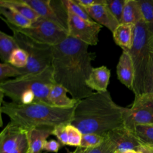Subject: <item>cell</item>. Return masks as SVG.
<instances>
[{"label":"cell","mask_w":153,"mask_h":153,"mask_svg":"<svg viewBox=\"0 0 153 153\" xmlns=\"http://www.w3.org/2000/svg\"><path fill=\"white\" fill-rule=\"evenodd\" d=\"M10 29H14L33 40L41 43L54 46L68 37L67 31L54 23L41 17L33 22L27 27H16L2 20Z\"/></svg>","instance_id":"52a82bcc"},{"label":"cell","mask_w":153,"mask_h":153,"mask_svg":"<svg viewBox=\"0 0 153 153\" xmlns=\"http://www.w3.org/2000/svg\"><path fill=\"white\" fill-rule=\"evenodd\" d=\"M132 131L143 144L153 148V124L136 125Z\"/></svg>","instance_id":"603a6c76"},{"label":"cell","mask_w":153,"mask_h":153,"mask_svg":"<svg viewBox=\"0 0 153 153\" xmlns=\"http://www.w3.org/2000/svg\"><path fill=\"white\" fill-rule=\"evenodd\" d=\"M0 13L4 17V18L1 17L2 20H4L18 27H27L32 23V21L25 17L14 9L7 6L0 5Z\"/></svg>","instance_id":"ffe728a7"},{"label":"cell","mask_w":153,"mask_h":153,"mask_svg":"<svg viewBox=\"0 0 153 153\" xmlns=\"http://www.w3.org/2000/svg\"><path fill=\"white\" fill-rule=\"evenodd\" d=\"M66 124H60L55 126L52 131V135L55 136L59 142L62 145H67L68 142V135Z\"/></svg>","instance_id":"1f68e13d"},{"label":"cell","mask_w":153,"mask_h":153,"mask_svg":"<svg viewBox=\"0 0 153 153\" xmlns=\"http://www.w3.org/2000/svg\"><path fill=\"white\" fill-rule=\"evenodd\" d=\"M84 9L95 22L102 26H105L112 33L120 24L109 9L106 0L103 3L85 7Z\"/></svg>","instance_id":"4fadbf2b"},{"label":"cell","mask_w":153,"mask_h":153,"mask_svg":"<svg viewBox=\"0 0 153 153\" xmlns=\"http://www.w3.org/2000/svg\"><path fill=\"white\" fill-rule=\"evenodd\" d=\"M27 130L10 122L0 133V153H8L27 136Z\"/></svg>","instance_id":"7c38bea8"},{"label":"cell","mask_w":153,"mask_h":153,"mask_svg":"<svg viewBox=\"0 0 153 153\" xmlns=\"http://www.w3.org/2000/svg\"><path fill=\"white\" fill-rule=\"evenodd\" d=\"M143 20L153 25V0H138Z\"/></svg>","instance_id":"83f0119b"},{"label":"cell","mask_w":153,"mask_h":153,"mask_svg":"<svg viewBox=\"0 0 153 153\" xmlns=\"http://www.w3.org/2000/svg\"><path fill=\"white\" fill-rule=\"evenodd\" d=\"M126 0H106V3L112 14L121 23Z\"/></svg>","instance_id":"f1b7e54d"},{"label":"cell","mask_w":153,"mask_h":153,"mask_svg":"<svg viewBox=\"0 0 153 153\" xmlns=\"http://www.w3.org/2000/svg\"><path fill=\"white\" fill-rule=\"evenodd\" d=\"M105 1V0H76V1L84 8L103 3Z\"/></svg>","instance_id":"e575fe53"},{"label":"cell","mask_w":153,"mask_h":153,"mask_svg":"<svg viewBox=\"0 0 153 153\" xmlns=\"http://www.w3.org/2000/svg\"><path fill=\"white\" fill-rule=\"evenodd\" d=\"M54 127H38L27 130L29 149L27 153H43L44 144L52 134Z\"/></svg>","instance_id":"9a60e30c"},{"label":"cell","mask_w":153,"mask_h":153,"mask_svg":"<svg viewBox=\"0 0 153 153\" xmlns=\"http://www.w3.org/2000/svg\"><path fill=\"white\" fill-rule=\"evenodd\" d=\"M75 108H59L42 102L23 105L4 101L0 111L7 115L11 122L29 130L38 127H54L71 123Z\"/></svg>","instance_id":"3957f363"},{"label":"cell","mask_w":153,"mask_h":153,"mask_svg":"<svg viewBox=\"0 0 153 153\" xmlns=\"http://www.w3.org/2000/svg\"><path fill=\"white\" fill-rule=\"evenodd\" d=\"M29 149L27 135L21 142V143L14 149L9 152L8 153H27Z\"/></svg>","instance_id":"836d02e7"},{"label":"cell","mask_w":153,"mask_h":153,"mask_svg":"<svg viewBox=\"0 0 153 153\" xmlns=\"http://www.w3.org/2000/svg\"><path fill=\"white\" fill-rule=\"evenodd\" d=\"M107 135L115 147V153H123L130 150L137 151L143 144L134 133L125 126L111 130Z\"/></svg>","instance_id":"8fae6325"},{"label":"cell","mask_w":153,"mask_h":153,"mask_svg":"<svg viewBox=\"0 0 153 153\" xmlns=\"http://www.w3.org/2000/svg\"><path fill=\"white\" fill-rule=\"evenodd\" d=\"M91 148H82L81 147H77L76 149L70 153H88Z\"/></svg>","instance_id":"8d00e7d4"},{"label":"cell","mask_w":153,"mask_h":153,"mask_svg":"<svg viewBox=\"0 0 153 153\" xmlns=\"http://www.w3.org/2000/svg\"><path fill=\"white\" fill-rule=\"evenodd\" d=\"M143 20L138 0H126L121 23L136 25Z\"/></svg>","instance_id":"d6986e66"},{"label":"cell","mask_w":153,"mask_h":153,"mask_svg":"<svg viewBox=\"0 0 153 153\" xmlns=\"http://www.w3.org/2000/svg\"><path fill=\"white\" fill-rule=\"evenodd\" d=\"M117 75L119 81L128 89L132 90L134 78L133 61L129 53L123 50L117 65Z\"/></svg>","instance_id":"5bb4252c"},{"label":"cell","mask_w":153,"mask_h":153,"mask_svg":"<svg viewBox=\"0 0 153 153\" xmlns=\"http://www.w3.org/2000/svg\"><path fill=\"white\" fill-rule=\"evenodd\" d=\"M153 124V93H147L134 97L126 115L124 126L130 130L139 124Z\"/></svg>","instance_id":"ba28073f"},{"label":"cell","mask_w":153,"mask_h":153,"mask_svg":"<svg viewBox=\"0 0 153 153\" xmlns=\"http://www.w3.org/2000/svg\"><path fill=\"white\" fill-rule=\"evenodd\" d=\"M135 25L131 23H120L113 34L114 40L123 50H129L132 47L134 41Z\"/></svg>","instance_id":"e0dca14e"},{"label":"cell","mask_w":153,"mask_h":153,"mask_svg":"<svg viewBox=\"0 0 153 153\" xmlns=\"http://www.w3.org/2000/svg\"><path fill=\"white\" fill-rule=\"evenodd\" d=\"M19 48L13 36L0 31V57L4 63H8L13 51Z\"/></svg>","instance_id":"7402d4cb"},{"label":"cell","mask_w":153,"mask_h":153,"mask_svg":"<svg viewBox=\"0 0 153 153\" xmlns=\"http://www.w3.org/2000/svg\"><path fill=\"white\" fill-rule=\"evenodd\" d=\"M22 75L19 68L11 65L9 63L1 62L0 64V81H3L6 78L14 76L16 78Z\"/></svg>","instance_id":"f546056e"},{"label":"cell","mask_w":153,"mask_h":153,"mask_svg":"<svg viewBox=\"0 0 153 153\" xmlns=\"http://www.w3.org/2000/svg\"><path fill=\"white\" fill-rule=\"evenodd\" d=\"M111 76L110 70L106 66L93 68L86 81L87 85L96 92L107 91Z\"/></svg>","instance_id":"2e32d148"},{"label":"cell","mask_w":153,"mask_h":153,"mask_svg":"<svg viewBox=\"0 0 153 153\" xmlns=\"http://www.w3.org/2000/svg\"><path fill=\"white\" fill-rule=\"evenodd\" d=\"M88 45L68 36L53 46L51 67L55 84L65 87L72 98L80 100L93 94L86 84L92 71L96 54L88 51Z\"/></svg>","instance_id":"6da1fadb"},{"label":"cell","mask_w":153,"mask_h":153,"mask_svg":"<svg viewBox=\"0 0 153 153\" xmlns=\"http://www.w3.org/2000/svg\"><path fill=\"white\" fill-rule=\"evenodd\" d=\"M68 12H70L84 20L94 22L88 14L84 8L80 5L76 0H63Z\"/></svg>","instance_id":"d4e9b609"},{"label":"cell","mask_w":153,"mask_h":153,"mask_svg":"<svg viewBox=\"0 0 153 153\" xmlns=\"http://www.w3.org/2000/svg\"><path fill=\"white\" fill-rule=\"evenodd\" d=\"M123 153H137V152L134 151V150H130V151H126V152H124Z\"/></svg>","instance_id":"74e56055"},{"label":"cell","mask_w":153,"mask_h":153,"mask_svg":"<svg viewBox=\"0 0 153 153\" xmlns=\"http://www.w3.org/2000/svg\"><path fill=\"white\" fill-rule=\"evenodd\" d=\"M68 90L63 86L54 84L50 91L48 100L50 104L56 107L70 108L76 106L79 100L67 96Z\"/></svg>","instance_id":"ac0fdd59"},{"label":"cell","mask_w":153,"mask_h":153,"mask_svg":"<svg viewBox=\"0 0 153 153\" xmlns=\"http://www.w3.org/2000/svg\"><path fill=\"white\" fill-rule=\"evenodd\" d=\"M150 93H153V87H152V90H151V91Z\"/></svg>","instance_id":"f35d334b"},{"label":"cell","mask_w":153,"mask_h":153,"mask_svg":"<svg viewBox=\"0 0 153 153\" xmlns=\"http://www.w3.org/2000/svg\"><path fill=\"white\" fill-rule=\"evenodd\" d=\"M127 51L134 69V97L150 93L153 87V25L143 20L135 25L132 47Z\"/></svg>","instance_id":"277c9868"},{"label":"cell","mask_w":153,"mask_h":153,"mask_svg":"<svg viewBox=\"0 0 153 153\" xmlns=\"http://www.w3.org/2000/svg\"><path fill=\"white\" fill-rule=\"evenodd\" d=\"M115 147L112 141L108 137L106 133V137L104 142L100 145L91 148L88 153H115Z\"/></svg>","instance_id":"4dcf8cb0"},{"label":"cell","mask_w":153,"mask_h":153,"mask_svg":"<svg viewBox=\"0 0 153 153\" xmlns=\"http://www.w3.org/2000/svg\"><path fill=\"white\" fill-rule=\"evenodd\" d=\"M102 26L90 22L68 12V35L88 45H96L99 42V33Z\"/></svg>","instance_id":"30bf717a"},{"label":"cell","mask_w":153,"mask_h":153,"mask_svg":"<svg viewBox=\"0 0 153 153\" xmlns=\"http://www.w3.org/2000/svg\"><path fill=\"white\" fill-rule=\"evenodd\" d=\"M106 137V133L99 134L96 133H88L82 134L81 145L82 148H93L102 143Z\"/></svg>","instance_id":"cb8c5ba5"},{"label":"cell","mask_w":153,"mask_h":153,"mask_svg":"<svg viewBox=\"0 0 153 153\" xmlns=\"http://www.w3.org/2000/svg\"><path fill=\"white\" fill-rule=\"evenodd\" d=\"M10 29L19 48L28 56L26 67L19 69L22 75L39 73L51 65L53 46L39 42L14 29Z\"/></svg>","instance_id":"8992f818"},{"label":"cell","mask_w":153,"mask_h":153,"mask_svg":"<svg viewBox=\"0 0 153 153\" xmlns=\"http://www.w3.org/2000/svg\"><path fill=\"white\" fill-rule=\"evenodd\" d=\"M41 17L56 23L68 32V11L63 0H24Z\"/></svg>","instance_id":"9c48e42d"},{"label":"cell","mask_w":153,"mask_h":153,"mask_svg":"<svg viewBox=\"0 0 153 153\" xmlns=\"http://www.w3.org/2000/svg\"><path fill=\"white\" fill-rule=\"evenodd\" d=\"M54 84L55 82L51 65L39 73L22 75L13 79L1 82L0 91L14 102H17L23 93L32 91L35 95L36 102L51 105L48 100V95Z\"/></svg>","instance_id":"5b68a950"},{"label":"cell","mask_w":153,"mask_h":153,"mask_svg":"<svg viewBox=\"0 0 153 153\" xmlns=\"http://www.w3.org/2000/svg\"><path fill=\"white\" fill-rule=\"evenodd\" d=\"M62 145L54 139L47 140L44 144L43 150L48 152L57 153Z\"/></svg>","instance_id":"d6a6232c"},{"label":"cell","mask_w":153,"mask_h":153,"mask_svg":"<svg viewBox=\"0 0 153 153\" xmlns=\"http://www.w3.org/2000/svg\"><path fill=\"white\" fill-rule=\"evenodd\" d=\"M27 60L28 56L27 53L24 50L18 48L13 51L8 63L17 68L22 69L26 67Z\"/></svg>","instance_id":"484cf974"},{"label":"cell","mask_w":153,"mask_h":153,"mask_svg":"<svg viewBox=\"0 0 153 153\" xmlns=\"http://www.w3.org/2000/svg\"><path fill=\"white\" fill-rule=\"evenodd\" d=\"M137 152V153H153V148L142 144L139 146Z\"/></svg>","instance_id":"d590c367"},{"label":"cell","mask_w":153,"mask_h":153,"mask_svg":"<svg viewBox=\"0 0 153 153\" xmlns=\"http://www.w3.org/2000/svg\"><path fill=\"white\" fill-rule=\"evenodd\" d=\"M128 108L117 105L109 91L93 92L78 102L71 124L84 134H105L124 126Z\"/></svg>","instance_id":"7a4b0ae2"},{"label":"cell","mask_w":153,"mask_h":153,"mask_svg":"<svg viewBox=\"0 0 153 153\" xmlns=\"http://www.w3.org/2000/svg\"><path fill=\"white\" fill-rule=\"evenodd\" d=\"M68 135V146L79 147L81 143L82 134L75 126L69 123L66 125Z\"/></svg>","instance_id":"4316f807"},{"label":"cell","mask_w":153,"mask_h":153,"mask_svg":"<svg viewBox=\"0 0 153 153\" xmlns=\"http://www.w3.org/2000/svg\"><path fill=\"white\" fill-rule=\"evenodd\" d=\"M0 5L14 9L32 22L40 17L36 11L24 0H1Z\"/></svg>","instance_id":"44dd1931"}]
</instances>
